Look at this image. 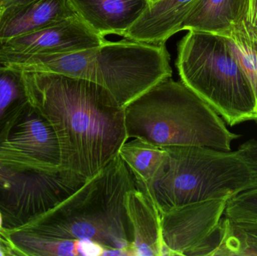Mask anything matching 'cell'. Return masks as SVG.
Segmentation results:
<instances>
[{"mask_svg": "<svg viewBox=\"0 0 257 256\" xmlns=\"http://www.w3.org/2000/svg\"></svg>", "mask_w": 257, "mask_h": 256, "instance_id": "cell-31", "label": "cell"}, {"mask_svg": "<svg viewBox=\"0 0 257 256\" xmlns=\"http://www.w3.org/2000/svg\"><path fill=\"white\" fill-rule=\"evenodd\" d=\"M30 1L31 0H0V7L3 9L11 5L21 4Z\"/></svg>", "mask_w": 257, "mask_h": 256, "instance_id": "cell-25", "label": "cell"}, {"mask_svg": "<svg viewBox=\"0 0 257 256\" xmlns=\"http://www.w3.org/2000/svg\"><path fill=\"white\" fill-rule=\"evenodd\" d=\"M2 11V9H1V7H0V12H1Z\"/></svg>", "mask_w": 257, "mask_h": 256, "instance_id": "cell-28", "label": "cell"}, {"mask_svg": "<svg viewBox=\"0 0 257 256\" xmlns=\"http://www.w3.org/2000/svg\"><path fill=\"white\" fill-rule=\"evenodd\" d=\"M29 102L58 139L62 168L91 178L128 139L124 108L102 86L52 73L24 72Z\"/></svg>", "mask_w": 257, "mask_h": 256, "instance_id": "cell-1", "label": "cell"}, {"mask_svg": "<svg viewBox=\"0 0 257 256\" xmlns=\"http://www.w3.org/2000/svg\"><path fill=\"white\" fill-rule=\"evenodd\" d=\"M78 16L98 34H125L150 4L149 0H69Z\"/></svg>", "mask_w": 257, "mask_h": 256, "instance_id": "cell-13", "label": "cell"}, {"mask_svg": "<svg viewBox=\"0 0 257 256\" xmlns=\"http://www.w3.org/2000/svg\"><path fill=\"white\" fill-rule=\"evenodd\" d=\"M3 216H2L1 212H0V240H1V232L2 229H3Z\"/></svg>", "mask_w": 257, "mask_h": 256, "instance_id": "cell-26", "label": "cell"}, {"mask_svg": "<svg viewBox=\"0 0 257 256\" xmlns=\"http://www.w3.org/2000/svg\"><path fill=\"white\" fill-rule=\"evenodd\" d=\"M28 102L23 72L0 66V140L9 133Z\"/></svg>", "mask_w": 257, "mask_h": 256, "instance_id": "cell-19", "label": "cell"}, {"mask_svg": "<svg viewBox=\"0 0 257 256\" xmlns=\"http://www.w3.org/2000/svg\"><path fill=\"white\" fill-rule=\"evenodd\" d=\"M1 235L10 243L15 255L77 256L76 240L54 238L22 228H3Z\"/></svg>", "mask_w": 257, "mask_h": 256, "instance_id": "cell-17", "label": "cell"}, {"mask_svg": "<svg viewBox=\"0 0 257 256\" xmlns=\"http://www.w3.org/2000/svg\"><path fill=\"white\" fill-rule=\"evenodd\" d=\"M78 255L100 256L103 255L105 248L94 240L89 239L76 240Z\"/></svg>", "mask_w": 257, "mask_h": 256, "instance_id": "cell-23", "label": "cell"}, {"mask_svg": "<svg viewBox=\"0 0 257 256\" xmlns=\"http://www.w3.org/2000/svg\"><path fill=\"white\" fill-rule=\"evenodd\" d=\"M206 255H257V222L223 216L207 241Z\"/></svg>", "mask_w": 257, "mask_h": 256, "instance_id": "cell-16", "label": "cell"}, {"mask_svg": "<svg viewBox=\"0 0 257 256\" xmlns=\"http://www.w3.org/2000/svg\"><path fill=\"white\" fill-rule=\"evenodd\" d=\"M118 155L133 174L136 184L140 185L148 184L156 178L167 156L163 147L137 138L124 143Z\"/></svg>", "mask_w": 257, "mask_h": 256, "instance_id": "cell-18", "label": "cell"}, {"mask_svg": "<svg viewBox=\"0 0 257 256\" xmlns=\"http://www.w3.org/2000/svg\"><path fill=\"white\" fill-rule=\"evenodd\" d=\"M220 35L226 39L235 62L251 83L257 95V48L247 33L244 21L234 24Z\"/></svg>", "mask_w": 257, "mask_h": 256, "instance_id": "cell-20", "label": "cell"}, {"mask_svg": "<svg viewBox=\"0 0 257 256\" xmlns=\"http://www.w3.org/2000/svg\"><path fill=\"white\" fill-rule=\"evenodd\" d=\"M256 48H257V46H256Z\"/></svg>", "mask_w": 257, "mask_h": 256, "instance_id": "cell-29", "label": "cell"}, {"mask_svg": "<svg viewBox=\"0 0 257 256\" xmlns=\"http://www.w3.org/2000/svg\"><path fill=\"white\" fill-rule=\"evenodd\" d=\"M124 204L133 231L130 256L165 255L161 217L152 201L136 187L126 192Z\"/></svg>", "mask_w": 257, "mask_h": 256, "instance_id": "cell-14", "label": "cell"}, {"mask_svg": "<svg viewBox=\"0 0 257 256\" xmlns=\"http://www.w3.org/2000/svg\"><path fill=\"white\" fill-rule=\"evenodd\" d=\"M128 138L160 147H206L229 151L239 138L184 83L166 78L124 107Z\"/></svg>", "mask_w": 257, "mask_h": 256, "instance_id": "cell-4", "label": "cell"}, {"mask_svg": "<svg viewBox=\"0 0 257 256\" xmlns=\"http://www.w3.org/2000/svg\"><path fill=\"white\" fill-rule=\"evenodd\" d=\"M0 65L24 72L52 73L81 78L102 86L124 108L138 96L172 78L166 43L123 39L107 40L99 46L59 54L0 53Z\"/></svg>", "mask_w": 257, "mask_h": 256, "instance_id": "cell-2", "label": "cell"}, {"mask_svg": "<svg viewBox=\"0 0 257 256\" xmlns=\"http://www.w3.org/2000/svg\"><path fill=\"white\" fill-rule=\"evenodd\" d=\"M237 151L257 172V140L246 141L239 146Z\"/></svg>", "mask_w": 257, "mask_h": 256, "instance_id": "cell-24", "label": "cell"}, {"mask_svg": "<svg viewBox=\"0 0 257 256\" xmlns=\"http://www.w3.org/2000/svg\"><path fill=\"white\" fill-rule=\"evenodd\" d=\"M197 0H155L131 26L123 37L145 43H166L181 31L184 20Z\"/></svg>", "mask_w": 257, "mask_h": 256, "instance_id": "cell-12", "label": "cell"}, {"mask_svg": "<svg viewBox=\"0 0 257 256\" xmlns=\"http://www.w3.org/2000/svg\"><path fill=\"white\" fill-rule=\"evenodd\" d=\"M0 163L43 171L63 168L61 151L55 132L30 102L9 133L0 140Z\"/></svg>", "mask_w": 257, "mask_h": 256, "instance_id": "cell-8", "label": "cell"}, {"mask_svg": "<svg viewBox=\"0 0 257 256\" xmlns=\"http://www.w3.org/2000/svg\"><path fill=\"white\" fill-rule=\"evenodd\" d=\"M167 153L158 175L136 184L160 214L193 203L229 198L257 186V172L237 151L206 147H163Z\"/></svg>", "mask_w": 257, "mask_h": 256, "instance_id": "cell-5", "label": "cell"}, {"mask_svg": "<svg viewBox=\"0 0 257 256\" xmlns=\"http://www.w3.org/2000/svg\"><path fill=\"white\" fill-rule=\"evenodd\" d=\"M248 0H197L184 20L181 31L220 34L244 21Z\"/></svg>", "mask_w": 257, "mask_h": 256, "instance_id": "cell-15", "label": "cell"}, {"mask_svg": "<svg viewBox=\"0 0 257 256\" xmlns=\"http://www.w3.org/2000/svg\"><path fill=\"white\" fill-rule=\"evenodd\" d=\"M256 121H257V119H256Z\"/></svg>", "mask_w": 257, "mask_h": 256, "instance_id": "cell-30", "label": "cell"}, {"mask_svg": "<svg viewBox=\"0 0 257 256\" xmlns=\"http://www.w3.org/2000/svg\"><path fill=\"white\" fill-rule=\"evenodd\" d=\"M150 2L155 1V0H149Z\"/></svg>", "mask_w": 257, "mask_h": 256, "instance_id": "cell-27", "label": "cell"}, {"mask_svg": "<svg viewBox=\"0 0 257 256\" xmlns=\"http://www.w3.org/2000/svg\"><path fill=\"white\" fill-rule=\"evenodd\" d=\"M244 23L249 36L257 46V0H248Z\"/></svg>", "mask_w": 257, "mask_h": 256, "instance_id": "cell-22", "label": "cell"}, {"mask_svg": "<svg viewBox=\"0 0 257 256\" xmlns=\"http://www.w3.org/2000/svg\"><path fill=\"white\" fill-rule=\"evenodd\" d=\"M69 0H31L0 12V43L78 17Z\"/></svg>", "mask_w": 257, "mask_h": 256, "instance_id": "cell-11", "label": "cell"}, {"mask_svg": "<svg viewBox=\"0 0 257 256\" xmlns=\"http://www.w3.org/2000/svg\"><path fill=\"white\" fill-rule=\"evenodd\" d=\"M136 187L117 155L69 198L23 227L54 238L89 239L105 249H125L130 255L133 231L124 199Z\"/></svg>", "mask_w": 257, "mask_h": 256, "instance_id": "cell-3", "label": "cell"}, {"mask_svg": "<svg viewBox=\"0 0 257 256\" xmlns=\"http://www.w3.org/2000/svg\"><path fill=\"white\" fill-rule=\"evenodd\" d=\"M181 82L229 126L257 119V95L220 34L189 30L178 46Z\"/></svg>", "mask_w": 257, "mask_h": 256, "instance_id": "cell-6", "label": "cell"}, {"mask_svg": "<svg viewBox=\"0 0 257 256\" xmlns=\"http://www.w3.org/2000/svg\"><path fill=\"white\" fill-rule=\"evenodd\" d=\"M88 179L69 170L22 169L0 163V212L3 228L15 229L49 211Z\"/></svg>", "mask_w": 257, "mask_h": 256, "instance_id": "cell-7", "label": "cell"}, {"mask_svg": "<svg viewBox=\"0 0 257 256\" xmlns=\"http://www.w3.org/2000/svg\"><path fill=\"white\" fill-rule=\"evenodd\" d=\"M79 16L0 43V53L30 55L74 52L106 42Z\"/></svg>", "mask_w": 257, "mask_h": 256, "instance_id": "cell-10", "label": "cell"}, {"mask_svg": "<svg viewBox=\"0 0 257 256\" xmlns=\"http://www.w3.org/2000/svg\"><path fill=\"white\" fill-rule=\"evenodd\" d=\"M224 216L234 221L257 222V186L229 199Z\"/></svg>", "mask_w": 257, "mask_h": 256, "instance_id": "cell-21", "label": "cell"}, {"mask_svg": "<svg viewBox=\"0 0 257 256\" xmlns=\"http://www.w3.org/2000/svg\"><path fill=\"white\" fill-rule=\"evenodd\" d=\"M228 201L208 200L161 213L165 255L193 256L218 226Z\"/></svg>", "mask_w": 257, "mask_h": 256, "instance_id": "cell-9", "label": "cell"}]
</instances>
